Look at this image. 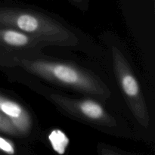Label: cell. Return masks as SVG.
<instances>
[{
    "instance_id": "8",
    "label": "cell",
    "mask_w": 155,
    "mask_h": 155,
    "mask_svg": "<svg viewBox=\"0 0 155 155\" xmlns=\"http://www.w3.org/2000/svg\"><path fill=\"white\" fill-rule=\"evenodd\" d=\"M16 151L15 143L0 133V154L14 155L16 154Z\"/></svg>"
},
{
    "instance_id": "6",
    "label": "cell",
    "mask_w": 155,
    "mask_h": 155,
    "mask_svg": "<svg viewBox=\"0 0 155 155\" xmlns=\"http://www.w3.org/2000/svg\"><path fill=\"white\" fill-rule=\"evenodd\" d=\"M0 111L12 121L21 137L30 134L33 128V119L27 109L1 92Z\"/></svg>"
},
{
    "instance_id": "5",
    "label": "cell",
    "mask_w": 155,
    "mask_h": 155,
    "mask_svg": "<svg viewBox=\"0 0 155 155\" xmlns=\"http://www.w3.org/2000/svg\"><path fill=\"white\" fill-rule=\"evenodd\" d=\"M47 44L10 27H0V48L17 54L39 55Z\"/></svg>"
},
{
    "instance_id": "10",
    "label": "cell",
    "mask_w": 155,
    "mask_h": 155,
    "mask_svg": "<svg viewBox=\"0 0 155 155\" xmlns=\"http://www.w3.org/2000/svg\"><path fill=\"white\" fill-rule=\"evenodd\" d=\"M76 5H77L78 6H82L81 8H83V5L84 3L85 0H72Z\"/></svg>"
},
{
    "instance_id": "9",
    "label": "cell",
    "mask_w": 155,
    "mask_h": 155,
    "mask_svg": "<svg viewBox=\"0 0 155 155\" xmlns=\"http://www.w3.org/2000/svg\"><path fill=\"white\" fill-rule=\"evenodd\" d=\"M14 54L13 53L0 48V68H15Z\"/></svg>"
},
{
    "instance_id": "3",
    "label": "cell",
    "mask_w": 155,
    "mask_h": 155,
    "mask_svg": "<svg viewBox=\"0 0 155 155\" xmlns=\"http://www.w3.org/2000/svg\"><path fill=\"white\" fill-rule=\"evenodd\" d=\"M110 50L114 73L126 103L139 125L148 128L149 111L139 81L121 50L115 45L111 46Z\"/></svg>"
},
{
    "instance_id": "2",
    "label": "cell",
    "mask_w": 155,
    "mask_h": 155,
    "mask_svg": "<svg viewBox=\"0 0 155 155\" xmlns=\"http://www.w3.org/2000/svg\"><path fill=\"white\" fill-rule=\"evenodd\" d=\"M0 27L19 30L48 46L74 47L79 43L77 35L66 25L30 9L0 7Z\"/></svg>"
},
{
    "instance_id": "4",
    "label": "cell",
    "mask_w": 155,
    "mask_h": 155,
    "mask_svg": "<svg viewBox=\"0 0 155 155\" xmlns=\"http://www.w3.org/2000/svg\"><path fill=\"white\" fill-rule=\"evenodd\" d=\"M48 98L59 109L72 117L103 128H114L117 122L104 106L93 98H73L51 92Z\"/></svg>"
},
{
    "instance_id": "1",
    "label": "cell",
    "mask_w": 155,
    "mask_h": 155,
    "mask_svg": "<svg viewBox=\"0 0 155 155\" xmlns=\"http://www.w3.org/2000/svg\"><path fill=\"white\" fill-rule=\"evenodd\" d=\"M15 68L54 84L105 101L111 92L105 83L94 73L70 62L47 58L39 55L14 54Z\"/></svg>"
},
{
    "instance_id": "7",
    "label": "cell",
    "mask_w": 155,
    "mask_h": 155,
    "mask_svg": "<svg viewBox=\"0 0 155 155\" xmlns=\"http://www.w3.org/2000/svg\"><path fill=\"white\" fill-rule=\"evenodd\" d=\"M0 133L13 137H21L12 121L0 111Z\"/></svg>"
}]
</instances>
